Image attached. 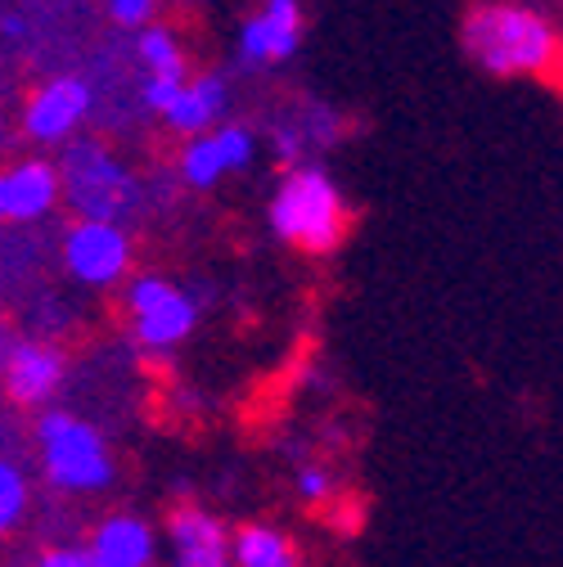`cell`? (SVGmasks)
I'll return each mask as SVG.
<instances>
[{"label": "cell", "mask_w": 563, "mask_h": 567, "mask_svg": "<svg viewBox=\"0 0 563 567\" xmlns=\"http://www.w3.org/2000/svg\"><path fill=\"white\" fill-rule=\"evenodd\" d=\"M464 50L491 78H550L563 63V41L528 6L514 0H482L464 14Z\"/></svg>", "instance_id": "obj_1"}, {"label": "cell", "mask_w": 563, "mask_h": 567, "mask_svg": "<svg viewBox=\"0 0 563 567\" xmlns=\"http://www.w3.org/2000/svg\"><path fill=\"white\" fill-rule=\"evenodd\" d=\"M270 230L298 252H329L347 235V203L329 172L294 167L270 198Z\"/></svg>", "instance_id": "obj_2"}, {"label": "cell", "mask_w": 563, "mask_h": 567, "mask_svg": "<svg viewBox=\"0 0 563 567\" xmlns=\"http://www.w3.org/2000/svg\"><path fill=\"white\" fill-rule=\"evenodd\" d=\"M59 194L78 207L82 221H122L135 207V181L131 172L95 140H78L68 145L59 163Z\"/></svg>", "instance_id": "obj_3"}, {"label": "cell", "mask_w": 563, "mask_h": 567, "mask_svg": "<svg viewBox=\"0 0 563 567\" xmlns=\"http://www.w3.org/2000/svg\"><path fill=\"white\" fill-rule=\"evenodd\" d=\"M41 460H45V477L63 491H100L113 477V460L104 451V437L91 423L73 419V414H45L41 419Z\"/></svg>", "instance_id": "obj_4"}, {"label": "cell", "mask_w": 563, "mask_h": 567, "mask_svg": "<svg viewBox=\"0 0 563 567\" xmlns=\"http://www.w3.org/2000/svg\"><path fill=\"white\" fill-rule=\"evenodd\" d=\"M126 311H131V329L135 338L163 351V347H176L190 338L194 329V302L176 289V284L158 279V275H145V279H135L131 289H126Z\"/></svg>", "instance_id": "obj_5"}, {"label": "cell", "mask_w": 563, "mask_h": 567, "mask_svg": "<svg viewBox=\"0 0 563 567\" xmlns=\"http://www.w3.org/2000/svg\"><path fill=\"white\" fill-rule=\"evenodd\" d=\"M63 261L82 284H117L131 266V239L117 221H78L63 239Z\"/></svg>", "instance_id": "obj_6"}, {"label": "cell", "mask_w": 563, "mask_h": 567, "mask_svg": "<svg viewBox=\"0 0 563 567\" xmlns=\"http://www.w3.org/2000/svg\"><path fill=\"white\" fill-rule=\"evenodd\" d=\"M303 41V6L298 0H262V10L239 32L244 63H279L289 59Z\"/></svg>", "instance_id": "obj_7"}, {"label": "cell", "mask_w": 563, "mask_h": 567, "mask_svg": "<svg viewBox=\"0 0 563 567\" xmlns=\"http://www.w3.org/2000/svg\"><path fill=\"white\" fill-rule=\"evenodd\" d=\"M86 109H91V86L86 82L54 78L32 95V104L23 113V126H28L32 140H41V145H59V140L73 135V126L86 117Z\"/></svg>", "instance_id": "obj_8"}, {"label": "cell", "mask_w": 563, "mask_h": 567, "mask_svg": "<svg viewBox=\"0 0 563 567\" xmlns=\"http://www.w3.org/2000/svg\"><path fill=\"white\" fill-rule=\"evenodd\" d=\"M63 383V351L50 342H19L6 361V392L14 405H45Z\"/></svg>", "instance_id": "obj_9"}, {"label": "cell", "mask_w": 563, "mask_h": 567, "mask_svg": "<svg viewBox=\"0 0 563 567\" xmlns=\"http://www.w3.org/2000/svg\"><path fill=\"white\" fill-rule=\"evenodd\" d=\"M59 203L54 163H19L0 172V221H37Z\"/></svg>", "instance_id": "obj_10"}, {"label": "cell", "mask_w": 563, "mask_h": 567, "mask_svg": "<svg viewBox=\"0 0 563 567\" xmlns=\"http://www.w3.org/2000/svg\"><path fill=\"white\" fill-rule=\"evenodd\" d=\"M86 554L95 567H150L154 563V532L131 514H117V518H104L95 527Z\"/></svg>", "instance_id": "obj_11"}, {"label": "cell", "mask_w": 563, "mask_h": 567, "mask_svg": "<svg viewBox=\"0 0 563 567\" xmlns=\"http://www.w3.org/2000/svg\"><path fill=\"white\" fill-rule=\"evenodd\" d=\"M222 109H226V82L217 78V73H203V78H194V82H185L181 86V95L172 100V109L163 113L181 135H203L207 126H213L217 117H222Z\"/></svg>", "instance_id": "obj_12"}, {"label": "cell", "mask_w": 563, "mask_h": 567, "mask_svg": "<svg viewBox=\"0 0 563 567\" xmlns=\"http://www.w3.org/2000/svg\"><path fill=\"white\" fill-rule=\"evenodd\" d=\"M231 563L235 567H303V549L289 532L270 523H248L231 540Z\"/></svg>", "instance_id": "obj_13"}, {"label": "cell", "mask_w": 563, "mask_h": 567, "mask_svg": "<svg viewBox=\"0 0 563 567\" xmlns=\"http://www.w3.org/2000/svg\"><path fill=\"white\" fill-rule=\"evenodd\" d=\"M167 536H172V549L176 554H198V549H231V536H226V523H217L207 509H172L167 514Z\"/></svg>", "instance_id": "obj_14"}, {"label": "cell", "mask_w": 563, "mask_h": 567, "mask_svg": "<svg viewBox=\"0 0 563 567\" xmlns=\"http://www.w3.org/2000/svg\"><path fill=\"white\" fill-rule=\"evenodd\" d=\"M181 176L194 185V189H213L222 176H226V158H222V145L217 135H194L185 154H181Z\"/></svg>", "instance_id": "obj_15"}, {"label": "cell", "mask_w": 563, "mask_h": 567, "mask_svg": "<svg viewBox=\"0 0 563 567\" xmlns=\"http://www.w3.org/2000/svg\"><path fill=\"white\" fill-rule=\"evenodd\" d=\"M140 59H145L150 78H185V59L181 45L167 28H145L140 32Z\"/></svg>", "instance_id": "obj_16"}, {"label": "cell", "mask_w": 563, "mask_h": 567, "mask_svg": "<svg viewBox=\"0 0 563 567\" xmlns=\"http://www.w3.org/2000/svg\"><path fill=\"white\" fill-rule=\"evenodd\" d=\"M23 509H28V482L14 464L0 460V536L23 518Z\"/></svg>", "instance_id": "obj_17"}, {"label": "cell", "mask_w": 563, "mask_h": 567, "mask_svg": "<svg viewBox=\"0 0 563 567\" xmlns=\"http://www.w3.org/2000/svg\"><path fill=\"white\" fill-rule=\"evenodd\" d=\"M217 145H222V158H226V172H244L253 163V135L244 126H222L217 131Z\"/></svg>", "instance_id": "obj_18"}, {"label": "cell", "mask_w": 563, "mask_h": 567, "mask_svg": "<svg viewBox=\"0 0 563 567\" xmlns=\"http://www.w3.org/2000/svg\"><path fill=\"white\" fill-rule=\"evenodd\" d=\"M294 482H298V495H303L307 505H320V501H329V495H334V477L320 464H303Z\"/></svg>", "instance_id": "obj_19"}, {"label": "cell", "mask_w": 563, "mask_h": 567, "mask_svg": "<svg viewBox=\"0 0 563 567\" xmlns=\"http://www.w3.org/2000/svg\"><path fill=\"white\" fill-rule=\"evenodd\" d=\"M181 86H185V78H150V82H145V104H150L154 113H167L172 100L181 95Z\"/></svg>", "instance_id": "obj_20"}, {"label": "cell", "mask_w": 563, "mask_h": 567, "mask_svg": "<svg viewBox=\"0 0 563 567\" xmlns=\"http://www.w3.org/2000/svg\"><path fill=\"white\" fill-rule=\"evenodd\" d=\"M109 14H113L122 28H140V23H150L154 0H109Z\"/></svg>", "instance_id": "obj_21"}, {"label": "cell", "mask_w": 563, "mask_h": 567, "mask_svg": "<svg viewBox=\"0 0 563 567\" xmlns=\"http://www.w3.org/2000/svg\"><path fill=\"white\" fill-rule=\"evenodd\" d=\"M37 567H95V563H91V554H86V549H68V545H63V549L41 554V563H37Z\"/></svg>", "instance_id": "obj_22"}, {"label": "cell", "mask_w": 563, "mask_h": 567, "mask_svg": "<svg viewBox=\"0 0 563 567\" xmlns=\"http://www.w3.org/2000/svg\"><path fill=\"white\" fill-rule=\"evenodd\" d=\"M176 567H235L231 549H198V554H176Z\"/></svg>", "instance_id": "obj_23"}]
</instances>
